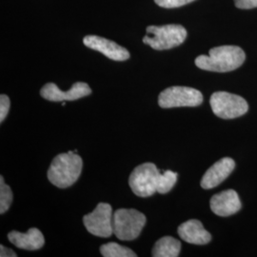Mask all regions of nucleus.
I'll return each mask as SVG.
<instances>
[{
	"instance_id": "nucleus-3",
	"label": "nucleus",
	"mask_w": 257,
	"mask_h": 257,
	"mask_svg": "<svg viewBox=\"0 0 257 257\" xmlns=\"http://www.w3.org/2000/svg\"><path fill=\"white\" fill-rule=\"evenodd\" d=\"M147 35L143 37V43L157 51L173 49L183 43L187 38L186 29L177 24L164 26H149Z\"/></svg>"
},
{
	"instance_id": "nucleus-20",
	"label": "nucleus",
	"mask_w": 257,
	"mask_h": 257,
	"mask_svg": "<svg viewBox=\"0 0 257 257\" xmlns=\"http://www.w3.org/2000/svg\"><path fill=\"white\" fill-rule=\"evenodd\" d=\"M11 102L10 98L6 94L0 95V122L2 123L8 115L10 110Z\"/></svg>"
},
{
	"instance_id": "nucleus-1",
	"label": "nucleus",
	"mask_w": 257,
	"mask_h": 257,
	"mask_svg": "<svg viewBox=\"0 0 257 257\" xmlns=\"http://www.w3.org/2000/svg\"><path fill=\"white\" fill-rule=\"evenodd\" d=\"M246 55L237 46H219L212 48L209 55H199L195 59V65L205 71L227 73L238 69L244 63Z\"/></svg>"
},
{
	"instance_id": "nucleus-11",
	"label": "nucleus",
	"mask_w": 257,
	"mask_h": 257,
	"mask_svg": "<svg viewBox=\"0 0 257 257\" xmlns=\"http://www.w3.org/2000/svg\"><path fill=\"white\" fill-rule=\"evenodd\" d=\"M235 162L230 157H224L215 162L203 175L201 187L210 190L217 187L232 173Z\"/></svg>"
},
{
	"instance_id": "nucleus-22",
	"label": "nucleus",
	"mask_w": 257,
	"mask_h": 257,
	"mask_svg": "<svg viewBox=\"0 0 257 257\" xmlns=\"http://www.w3.org/2000/svg\"><path fill=\"white\" fill-rule=\"evenodd\" d=\"M0 256L1 257H16L17 254L16 252L11 249V248H6L3 245H0Z\"/></svg>"
},
{
	"instance_id": "nucleus-14",
	"label": "nucleus",
	"mask_w": 257,
	"mask_h": 257,
	"mask_svg": "<svg viewBox=\"0 0 257 257\" xmlns=\"http://www.w3.org/2000/svg\"><path fill=\"white\" fill-rule=\"evenodd\" d=\"M8 238L10 242L18 248L27 250H37L42 248L45 244L42 232L37 228H31L26 233L12 230L8 234Z\"/></svg>"
},
{
	"instance_id": "nucleus-8",
	"label": "nucleus",
	"mask_w": 257,
	"mask_h": 257,
	"mask_svg": "<svg viewBox=\"0 0 257 257\" xmlns=\"http://www.w3.org/2000/svg\"><path fill=\"white\" fill-rule=\"evenodd\" d=\"M112 208L108 203H99L92 212L83 217L87 230L98 237H110L113 233Z\"/></svg>"
},
{
	"instance_id": "nucleus-16",
	"label": "nucleus",
	"mask_w": 257,
	"mask_h": 257,
	"mask_svg": "<svg viewBox=\"0 0 257 257\" xmlns=\"http://www.w3.org/2000/svg\"><path fill=\"white\" fill-rule=\"evenodd\" d=\"M100 252L104 257H137V253L131 248L123 247L117 243L110 242L100 247Z\"/></svg>"
},
{
	"instance_id": "nucleus-6",
	"label": "nucleus",
	"mask_w": 257,
	"mask_h": 257,
	"mask_svg": "<svg viewBox=\"0 0 257 257\" xmlns=\"http://www.w3.org/2000/svg\"><path fill=\"white\" fill-rule=\"evenodd\" d=\"M210 104L213 113L223 119L236 118L248 110V103L243 97L227 92L212 93Z\"/></svg>"
},
{
	"instance_id": "nucleus-7",
	"label": "nucleus",
	"mask_w": 257,
	"mask_h": 257,
	"mask_svg": "<svg viewBox=\"0 0 257 257\" xmlns=\"http://www.w3.org/2000/svg\"><path fill=\"white\" fill-rule=\"evenodd\" d=\"M203 102L201 92L196 89L174 86L164 90L158 96V105L163 109L176 107H197Z\"/></svg>"
},
{
	"instance_id": "nucleus-15",
	"label": "nucleus",
	"mask_w": 257,
	"mask_h": 257,
	"mask_svg": "<svg viewBox=\"0 0 257 257\" xmlns=\"http://www.w3.org/2000/svg\"><path fill=\"white\" fill-rule=\"evenodd\" d=\"M181 243L172 236H164L159 239L153 248L154 257H177L180 254Z\"/></svg>"
},
{
	"instance_id": "nucleus-2",
	"label": "nucleus",
	"mask_w": 257,
	"mask_h": 257,
	"mask_svg": "<svg viewBox=\"0 0 257 257\" xmlns=\"http://www.w3.org/2000/svg\"><path fill=\"white\" fill-rule=\"evenodd\" d=\"M82 158L74 152L55 156L48 171V179L55 187L64 189L74 185L82 172Z\"/></svg>"
},
{
	"instance_id": "nucleus-9",
	"label": "nucleus",
	"mask_w": 257,
	"mask_h": 257,
	"mask_svg": "<svg viewBox=\"0 0 257 257\" xmlns=\"http://www.w3.org/2000/svg\"><path fill=\"white\" fill-rule=\"evenodd\" d=\"M92 93V90L87 83H74L73 87L67 91H61L55 83H47L41 89L40 94L46 100L53 102L74 101L88 96Z\"/></svg>"
},
{
	"instance_id": "nucleus-10",
	"label": "nucleus",
	"mask_w": 257,
	"mask_h": 257,
	"mask_svg": "<svg viewBox=\"0 0 257 257\" xmlns=\"http://www.w3.org/2000/svg\"><path fill=\"white\" fill-rule=\"evenodd\" d=\"M84 45L101 53L114 61H125L130 58L128 50L117 43L97 36H87L83 38Z\"/></svg>"
},
{
	"instance_id": "nucleus-21",
	"label": "nucleus",
	"mask_w": 257,
	"mask_h": 257,
	"mask_svg": "<svg viewBox=\"0 0 257 257\" xmlns=\"http://www.w3.org/2000/svg\"><path fill=\"white\" fill-rule=\"evenodd\" d=\"M234 3L239 9L248 10L257 7V0H234Z\"/></svg>"
},
{
	"instance_id": "nucleus-19",
	"label": "nucleus",
	"mask_w": 257,
	"mask_h": 257,
	"mask_svg": "<svg viewBox=\"0 0 257 257\" xmlns=\"http://www.w3.org/2000/svg\"><path fill=\"white\" fill-rule=\"evenodd\" d=\"M194 0H155L156 4L162 8L172 9V8H178L189 4Z\"/></svg>"
},
{
	"instance_id": "nucleus-13",
	"label": "nucleus",
	"mask_w": 257,
	"mask_h": 257,
	"mask_svg": "<svg viewBox=\"0 0 257 257\" xmlns=\"http://www.w3.org/2000/svg\"><path fill=\"white\" fill-rule=\"evenodd\" d=\"M178 234L184 241L194 245H206L211 240V233L196 219L186 221L178 227Z\"/></svg>"
},
{
	"instance_id": "nucleus-12",
	"label": "nucleus",
	"mask_w": 257,
	"mask_h": 257,
	"mask_svg": "<svg viewBox=\"0 0 257 257\" xmlns=\"http://www.w3.org/2000/svg\"><path fill=\"white\" fill-rule=\"evenodd\" d=\"M211 211L218 216H230L241 209L238 194L233 190H227L211 197Z\"/></svg>"
},
{
	"instance_id": "nucleus-5",
	"label": "nucleus",
	"mask_w": 257,
	"mask_h": 257,
	"mask_svg": "<svg viewBox=\"0 0 257 257\" xmlns=\"http://www.w3.org/2000/svg\"><path fill=\"white\" fill-rule=\"evenodd\" d=\"M161 172L154 163L138 166L130 175L128 185L132 191L139 197H149L157 193Z\"/></svg>"
},
{
	"instance_id": "nucleus-17",
	"label": "nucleus",
	"mask_w": 257,
	"mask_h": 257,
	"mask_svg": "<svg viewBox=\"0 0 257 257\" xmlns=\"http://www.w3.org/2000/svg\"><path fill=\"white\" fill-rule=\"evenodd\" d=\"M177 177H178L177 173H175L170 170L162 173L160 175V178H159L157 193H161V194L169 193L175 187V183L177 181Z\"/></svg>"
},
{
	"instance_id": "nucleus-18",
	"label": "nucleus",
	"mask_w": 257,
	"mask_h": 257,
	"mask_svg": "<svg viewBox=\"0 0 257 257\" xmlns=\"http://www.w3.org/2000/svg\"><path fill=\"white\" fill-rule=\"evenodd\" d=\"M13 202V192L9 186L5 183L4 177L0 176V213L3 214L9 210Z\"/></svg>"
},
{
	"instance_id": "nucleus-4",
	"label": "nucleus",
	"mask_w": 257,
	"mask_h": 257,
	"mask_svg": "<svg viewBox=\"0 0 257 257\" xmlns=\"http://www.w3.org/2000/svg\"><path fill=\"white\" fill-rule=\"evenodd\" d=\"M146 221V216L138 210L119 209L112 217L113 233L123 241L135 240L141 233Z\"/></svg>"
}]
</instances>
